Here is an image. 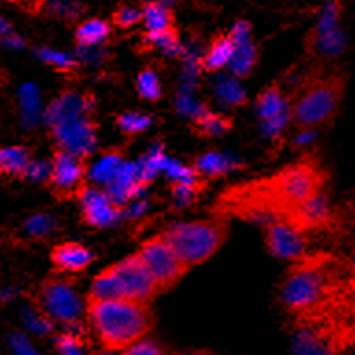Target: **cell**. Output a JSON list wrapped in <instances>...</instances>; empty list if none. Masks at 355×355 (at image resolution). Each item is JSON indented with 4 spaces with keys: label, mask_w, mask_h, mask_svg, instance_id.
I'll return each instance as SVG.
<instances>
[{
    "label": "cell",
    "mask_w": 355,
    "mask_h": 355,
    "mask_svg": "<svg viewBox=\"0 0 355 355\" xmlns=\"http://www.w3.org/2000/svg\"><path fill=\"white\" fill-rule=\"evenodd\" d=\"M326 172L313 155H302L270 176L237 183L222 191L211 207L216 218L246 222H285L294 209L324 193Z\"/></svg>",
    "instance_id": "obj_1"
},
{
    "label": "cell",
    "mask_w": 355,
    "mask_h": 355,
    "mask_svg": "<svg viewBox=\"0 0 355 355\" xmlns=\"http://www.w3.org/2000/svg\"><path fill=\"white\" fill-rule=\"evenodd\" d=\"M87 320L105 352H122L143 340L155 324L146 302L133 300H94L85 302Z\"/></svg>",
    "instance_id": "obj_2"
},
{
    "label": "cell",
    "mask_w": 355,
    "mask_h": 355,
    "mask_svg": "<svg viewBox=\"0 0 355 355\" xmlns=\"http://www.w3.org/2000/svg\"><path fill=\"white\" fill-rule=\"evenodd\" d=\"M327 257L305 255L288 268L282 287L283 304L291 313L304 318L326 309L335 293V274Z\"/></svg>",
    "instance_id": "obj_3"
},
{
    "label": "cell",
    "mask_w": 355,
    "mask_h": 355,
    "mask_svg": "<svg viewBox=\"0 0 355 355\" xmlns=\"http://www.w3.org/2000/svg\"><path fill=\"white\" fill-rule=\"evenodd\" d=\"M346 91V76L340 72L307 76L291 100V122L300 132H313L333 121Z\"/></svg>",
    "instance_id": "obj_4"
},
{
    "label": "cell",
    "mask_w": 355,
    "mask_h": 355,
    "mask_svg": "<svg viewBox=\"0 0 355 355\" xmlns=\"http://www.w3.org/2000/svg\"><path fill=\"white\" fill-rule=\"evenodd\" d=\"M174 254L180 257L189 270L196 265H202L218 252L230 235V226L224 218L209 220L182 222L166 227L161 233Z\"/></svg>",
    "instance_id": "obj_5"
},
{
    "label": "cell",
    "mask_w": 355,
    "mask_h": 355,
    "mask_svg": "<svg viewBox=\"0 0 355 355\" xmlns=\"http://www.w3.org/2000/svg\"><path fill=\"white\" fill-rule=\"evenodd\" d=\"M159 294L154 279L144 268L137 254L128 255L115 265L107 266L93 279L87 298L94 300H133L146 302Z\"/></svg>",
    "instance_id": "obj_6"
},
{
    "label": "cell",
    "mask_w": 355,
    "mask_h": 355,
    "mask_svg": "<svg viewBox=\"0 0 355 355\" xmlns=\"http://www.w3.org/2000/svg\"><path fill=\"white\" fill-rule=\"evenodd\" d=\"M137 255L139 259L143 261L144 268L148 270L159 293H165L174 287L189 272L187 266L183 265L180 257L174 254V250L168 246L163 235H155V237L144 241Z\"/></svg>",
    "instance_id": "obj_7"
},
{
    "label": "cell",
    "mask_w": 355,
    "mask_h": 355,
    "mask_svg": "<svg viewBox=\"0 0 355 355\" xmlns=\"http://www.w3.org/2000/svg\"><path fill=\"white\" fill-rule=\"evenodd\" d=\"M52 139L58 144V150L74 155L78 159L87 157L98 143V124L94 122L93 115L72 116L50 126Z\"/></svg>",
    "instance_id": "obj_8"
},
{
    "label": "cell",
    "mask_w": 355,
    "mask_h": 355,
    "mask_svg": "<svg viewBox=\"0 0 355 355\" xmlns=\"http://www.w3.org/2000/svg\"><path fill=\"white\" fill-rule=\"evenodd\" d=\"M85 178H87L85 161L78 159L61 150H55L44 182L55 198L71 200L76 198L78 193L85 187Z\"/></svg>",
    "instance_id": "obj_9"
},
{
    "label": "cell",
    "mask_w": 355,
    "mask_h": 355,
    "mask_svg": "<svg viewBox=\"0 0 355 355\" xmlns=\"http://www.w3.org/2000/svg\"><path fill=\"white\" fill-rule=\"evenodd\" d=\"M343 6L329 2L322 8L318 21L307 35V49L326 58H337L346 49V35L340 28Z\"/></svg>",
    "instance_id": "obj_10"
},
{
    "label": "cell",
    "mask_w": 355,
    "mask_h": 355,
    "mask_svg": "<svg viewBox=\"0 0 355 355\" xmlns=\"http://www.w3.org/2000/svg\"><path fill=\"white\" fill-rule=\"evenodd\" d=\"M39 307L46 318L58 320L65 326H72L80 322L82 302L78 294L65 282L46 279L39 293Z\"/></svg>",
    "instance_id": "obj_11"
},
{
    "label": "cell",
    "mask_w": 355,
    "mask_h": 355,
    "mask_svg": "<svg viewBox=\"0 0 355 355\" xmlns=\"http://www.w3.org/2000/svg\"><path fill=\"white\" fill-rule=\"evenodd\" d=\"M265 244L274 257L300 261L307 255V235L296 232L283 222L265 224Z\"/></svg>",
    "instance_id": "obj_12"
},
{
    "label": "cell",
    "mask_w": 355,
    "mask_h": 355,
    "mask_svg": "<svg viewBox=\"0 0 355 355\" xmlns=\"http://www.w3.org/2000/svg\"><path fill=\"white\" fill-rule=\"evenodd\" d=\"M340 343L337 335L320 324L298 322L294 335V355H338Z\"/></svg>",
    "instance_id": "obj_13"
},
{
    "label": "cell",
    "mask_w": 355,
    "mask_h": 355,
    "mask_svg": "<svg viewBox=\"0 0 355 355\" xmlns=\"http://www.w3.org/2000/svg\"><path fill=\"white\" fill-rule=\"evenodd\" d=\"M333 207L327 200L326 193H318L316 196L309 198L307 202L300 205L298 209L293 211L285 222L287 226L294 227L296 232L307 235L309 232H318L326 230L333 222Z\"/></svg>",
    "instance_id": "obj_14"
},
{
    "label": "cell",
    "mask_w": 355,
    "mask_h": 355,
    "mask_svg": "<svg viewBox=\"0 0 355 355\" xmlns=\"http://www.w3.org/2000/svg\"><path fill=\"white\" fill-rule=\"evenodd\" d=\"M82 204V215L83 220L87 222L89 226L104 227L110 226L119 218L121 215V207L107 196V193L100 191L94 187H85L78 193L76 196Z\"/></svg>",
    "instance_id": "obj_15"
},
{
    "label": "cell",
    "mask_w": 355,
    "mask_h": 355,
    "mask_svg": "<svg viewBox=\"0 0 355 355\" xmlns=\"http://www.w3.org/2000/svg\"><path fill=\"white\" fill-rule=\"evenodd\" d=\"M83 115H93V96L74 93V91H65L49 105L44 119L49 122V126H54L61 121Z\"/></svg>",
    "instance_id": "obj_16"
},
{
    "label": "cell",
    "mask_w": 355,
    "mask_h": 355,
    "mask_svg": "<svg viewBox=\"0 0 355 355\" xmlns=\"http://www.w3.org/2000/svg\"><path fill=\"white\" fill-rule=\"evenodd\" d=\"M93 252L80 243H60L50 252V261L60 272H83L93 263Z\"/></svg>",
    "instance_id": "obj_17"
},
{
    "label": "cell",
    "mask_w": 355,
    "mask_h": 355,
    "mask_svg": "<svg viewBox=\"0 0 355 355\" xmlns=\"http://www.w3.org/2000/svg\"><path fill=\"white\" fill-rule=\"evenodd\" d=\"M255 105H257V113H259L261 121L268 122L277 119V116L287 115L288 110H291V100L283 94L279 85L272 83V85L261 91V94L255 100Z\"/></svg>",
    "instance_id": "obj_18"
},
{
    "label": "cell",
    "mask_w": 355,
    "mask_h": 355,
    "mask_svg": "<svg viewBox=\"0 0 355 355\" xmlns=\"http://www.w3.org/2000/svg\"><path fill=\"white\" fill-rule=\"evenodd\" d=\"M235 46L237 44L233 43V39L230 35H216L213 41H211L209 49L205 50V54L202 55L200 60V67L204 69L205 72H216L224 69L226 65H230V61L233 58V52H235Z\"/></svg>",
    "instance_id": "obj_19"
},
{
    "label": "cell",
    "mask_w": 355,
    "mask_h": 355,
    "mask_svg": "<svg viewBox=\"0 0 355 355\" xmlns=\"http://www.w3.org/2000/svg\"><path fill=\"white\" fill-rule=\"evenodd\" d=\"M32 157L24 146H6L0 148V174L2 176L26 178Z\"/></svg>",
    "instance_id": "obj_20"
},
{
    "label": "cell",
    "mask_w": 355,
    "mask_h": 355,
    "mask_svg": "<svg viewBox=\"0 0 355 355\" xmlns=\"http://www.w3.org/2000/svg\"><path fill=\"white\" fill-rule=\"evenodd\" d=\"M141 13H143V21L148 28V33H157L176 28L174 24V13L168 6L161 4V2H146L141 6Z\"/></svg>",
    "instance_id": "obj_21"
},
{
    "label": "cell",
    "mask_w": 355,
    "mask_h": 355,
    "mask_svg": "<svg viewBox=\"0 0 355 355\" xmlns=\"http://www.w3.org/2000/svg\"><path fill=\"white\" fill-rule=\"evenodd\" d=\"M235 166H237V163L230 155L211 152V154L200 155V157L194 159L193 171L200 178H218L232 171V168H235Z\"/></svg>",
    "instance_id": "obj_22"
},
{
    "label": "cell",
    "mask_w": 355,
    "mask_h": 355,
    "mask_svg": "<svg viewBox=\"0 0 355 355\" xmlns=\"http://www.w3.org/2000/svg\"><path fill=\"white\" fill-rule=\"evenodd\" d=\"M257 60H259L257 44H255L252 39H244V41L237 43L232 61H230L233 74L239 78L248 76L250 72H252V69L255 67V63H257Z\"/></svg>",
    "instance_id": "obj_23"
},
{
    "label": "cell",
    "mask_w": 355,
    "mask_h": 355,
    "mask_svg": "<svg viewBox=\"0 0 355 355\" xmlns=\"http://www.w3.org/2000/svg\"><path fill=\"white\" fill-rule=\"evenodd\" d=\"M232 128V121L227 116H222L218 113H211V111H200L198 115L194 116V132L204 137H213V135H220Z\"/></svg>",
    "instance_id": "obj_24"
},
{
    "label": "cell",
    "mask_w": 355,
    "mask_h": 355,
    "mask_svg": "<svg viewBox=\"0 0 355 355\" xmlns=\"http://www.w3.org/2000/svg\"><path fill=\"white\" fill-rule=\"evenodd\" d=\"M110 35V24L102 19H91L76 30V43L80 46H94Z\"/></svg>",
    "instance_id": "obj_25"
},
{
    "label": "cell",
    "mask_w": 355,
    "mask_h": 355,
    "mask_svg": "<svg viewBox=\"0 0 355 355\" xmlns=\"http://www.w3.org/2000/svg\"><path fill=\"white\" fill-rule=\"evenodd\" d=\"M144 46L150 49H163L168 54H178L180 52V37H178V28H171L165 32L144 33Z\"/></svg>",
    "instance_id": "obj_26"
},
{
    "label": "cell",
    "mask_w": 355,
    "mask_h": 355,
    "mask_svg": "<svg viewBox=\"0 0 355 355\" xmlns=\"http://www.w3.org/2000/svg\"><path fill=\"white\" fill-rule=\"evenodd\" d=\"M122 157L119 154H110L105 155L104 159L100 161L98 165L94 166L93 172H91V176H93L94 182H100V183H107L116 176V172L122 168Z\"/></svg>",
    "instance_id": "obj_27"
},
{
    "label": "cell",
    "mask_w": 355,
    "mask_h": 355,
    "mask_svg": "<svg viewBox=\"0 0 355 355\" xmlns=\"http://www.w3.org/2000/svg\"><path fill=\"white\" fill-rule=\"evenodd\" d=\"M137 91L144 100H150V102L159 100L161 85L159 80H157V74L152 69H144L143 72H139Z\"/></svg>",
    "instance_id": "obj_28"
},
{
    "label": "cell",
    "mask_w": 355,
    "mask_h": 355,
    "mask_svg": "<svg viewBox=\"0 0 355 355\" xmlns=\"http://www.w3.org/2000/svg\"><path fill=\"white\" fill-rule=\"evenodd\" d=\"M216 89H218V96L222 98V102L232 105L246 104V93H244V89L239 85L235 78H224V80L218 82Z\"/></svg>",
    "instance_id": "obj_29"
},
{
    "label": "cell",
    "mask_w": 355,
    "mask_h": 355,
    "mask_svg": "<svg viewBox=\"0 0 355 355\" xmlns=\"http://www.w3.org/2000/svg\"><path fill=\"white\" fill-rule=\"evenodd\" d=\"M116 124L128 135H137L152 124V119L148 115H141V113H122L116 116Z\"/></svg>",
    "instance_id": "obj_30"
},
{
    "label": "cell",
    "mask_w": 355,
    "mask_h": 355,
    "mask_svg": "<svg viewBox=\"0 0 355 355\" xmlns=\"http://www.w3.org/2000/svg\"><path fill=\"white\" fill-rule=\"evenodd\" d=\"M37 55L44 61V63H49V65H52L54 69H58V71L61 72L71 71V69L76 67V61L72 60V58H69V55L65 54H60V52H54V50L41 49L37 50Z\"/></svg>",
    "instance_id": "obj_31"
},
{
    "label": "cell",
    "mask_w": 355,
    "mask_h": 355,
    "mask_svg": "<svg viewBox=\"0 0 355 355\" xmlns=\"http://www.w3.org/2000/svg\"><path fill=\"white\" fill-rule=\"evenodd\" d=\"M143 21V13L139 8H130V6H121L119 10L113 13V24L119 28H132L133 24Z\"/></svg>",
    "instance_id": "obj_32"
},
{
    "label": "cell",
    "mask_w": 355,
    "mask_h": 355,
    "mask_svg": "<svg viewBox=\"0 0 355 355\" xmlns=\"http://www.w3.org/2000/svg\"><path fill=\"white\" fill-rule=\"evenodd\" d=\"M121 355H163V349L154 340L143 338V340L132 344L130 348L122 349Z\"/></svg>",
    "instance_id": "obj_33"
},
{
    "label": "cell",
    "mask_w": 355,
    "mask_h": 355,
    "mask_svg": "<svg viewBox=\"0 0 355 355\" xmlns=\"http://www.w3.org/2000/svg\"><path fill=\"white\" fill-rule=\"evenodd\" d=\"M28 232L33 233V235H44V233H49L52 227H54V220L50 218L49 215H37L32 216L30 220L26 222Z\"/></svg>",
    "instance_id": "obj_34"
},
{
    "label": "cell",
    "mask_w": 355,
    "mask_h": 355,
    "mask_svg": "<svg viewBox=\"0 0 355 355\" xmlns=\"http://www.w3.org/2000/svg\"><path fill=\"white\" fill-rule=\"evenodd\" d=\"M22 104H24V111H26V116L30 115V119H33L35 111H37V89L35 87H24L22 89Z\"/></svg>",
    "instance_id": "obj_35"
},
{
    "label": "cell",
    "mask_w": 355,
    "mask_h": 355,
    "mask_svg": "<svg viewBox=\"0 0 355 355\" xmlns=\"http://www.w3.org/2000/svg\"><path fill=\"white\" fill-rule=\"evenodd\" d=\"M58 349L61 352V355H82L80 346H78V338L72 335H61L58 338Z\"/></svg>",
    "instance_id": "obj_36"
},
{
    "label": "cell",
    "mask_w": 355,
    "mask_h": 355,
    "mask_svg": "<svg viewBox=\"0 0 355 355\" xmlns=\"http://www.w3.org/2000/svg\"><path fill=\"white\" fill-rule=\"evenodd\" d=\"M288 122H291V111H288L287 115H282L274 119V121H268V122H263L265 124V132L266 135H270V137H277L279 133L285 130Z\"/></svg>",
    "instance_id": "obj_37"
},
{
    "label": "cell",
    "mask_w": 355,
    "mask_h": 355,
    "mask_svg": "<svg viewBox=\"0 0 355 355\" xmlns=\"http://www.w3.org/2000/svg\"><path fill=\"white\" fill-rule=\"evenodd\" d=\"M248 32H250V22L246 21H239L235 26H233V30L227 35L233 39V43L237 44L241 43V41H244V39H248Z\"/></svg>",
    "instance_id": "obj_38"
},
{
    "label": "cell",
    "mask_w": 355,
    "mask_h": 355,
    "mask_svg": "<svg viewBox=\"0 0 355 355\" xmlns=\"http://www.w3.org/2000/svg\"><path fill=\"white\" fill-rule=\"evenodd\" d=\"M10 24L4 21V19H0V35H10Z\"/></svg>",
    "instance_id": "obj_39"
},
{
    "label": "cell",
    "mask_w": 355,
    "mask_h": 355,
    "mask_svg": "<svg viewBox=\"0 0 355 355\" xmlns=\"http://www.w3.org/2000/svg\"><path fill=\"white\" fill-rule=\"evenodd\" d=\"M180 355H213L207 349H196V352H189V354H180Z\"/></svg>",
    "instance_id": "obj_40"
},
{
    "label": "cell",
    "mask_w": 355,
    "mask_h": 355,
    "mask_svg": "<svg viewBox=\"0 0 355 355\" xmlns=\"http://www.w3.org/2000/svg\"><path fill=\"white\" fill-rule=\"evenodd\" d=\"M352 266H354V270H355V248H354V255H352Z\"/></svg>",
    "instance_id": "obj_41"
},
{
    "label": "cell",
    "mask_w": 355,
    "mask_h": 355,
    "mask_svg": "<svg viewBox=\"0 0 355 355\" xmlns=\"http://www.w3.org/2000/svg\"><path fill=\"white\" fill-rule=\"evenodd\" d=\"M102 355H105V354H102Z\"/></svg>",
    "instance_id": "obj_42"
}]
</instances>
